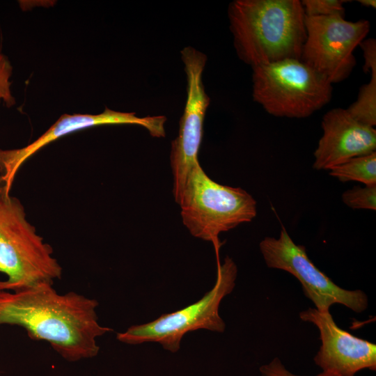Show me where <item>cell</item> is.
Returning <instances> with one entry per match:
<instances>
[{
	"mask_svg": "<svg viewBox=\"0 0 376 376\" xmlns=\"http://www.w3.org/2000/svg\"><path fill=\"white\" fill-rule=\"evenodd\" d=\"M328 171L330 175L342 182L357 181L365 185H376V152L352 158Z\"/></svg>",
	"mask_w": 376,
	"mask_h": 376,
	"instance_id": "cell-14",
	"label": "cell"
},
{
	"mask_svg": "<svg viewBox=\"0 0 376 376\" xmlns=\"http://www.w3.org/2000/svg\"><path fill=\"white\" fill-rule=\"evenodd\" d=\"M164 116L139 117L135 113L106 108L99 114H63L43 134L29 145L15 149L0 148V194L10 195L15 176L22 164L44 146L68 134L105 125H136L146 128L152 137L166 135Z\"/></svg>",
	"mask_w": 376,
	"mask_h": 376,
	"instance_id": "cell-10",
	"label": "cell"
},
{
	"mask_svg": "<svg viewBox=\"0 0 376 376\" xmlns=\"http://www.w3.org/2000/svg\"><path fill=\"white\" fill-rule=\"evenodd\" d=\"M343 203L354 210H376V185L354 187L342 195Z\"/></svg>",
	"mask_w": 376,
	"mask_h": 376,
	"instance_id": "cell-15",
	"label": "cell"
},
{
	"mask_svg": "<svg viewBox=\"0 0 376 376\" xmlns=\"http://www.w3.org/2000/svg\"><path fill=\"white\" fill-rule=\"evenodd\" d=\"M301 320L313 324L320 331L321 346L314 357L322 373L354 376L363 369L376 370V345L340 329L330 312L309 308L299 313Z\"/></svg>",
	"mask_w": 376,
	"mask_h": 376,
	"instance_id": "cell-11",
	"label": "cell"
},
{
	"mask_svg": "<svg viewBox=\"0 0 376 376\" xmlns=\"http://www.w3.org/2000/svg\"><path fill=\"white\" fill-rule=\"evenodd\" d=\"M253 98L269 114L302 118L329 103L332 84L301 59L252 68Z\"/></svg>",
	"mask_w": 376,
	"mask_h": 376,
	"instance_id": "cell-5",
	"label": "cell"
},
{
	"mask_svg": "<svg viewBox=\"0 0 376 376\" xmlns=\"http://www.w3.org/2000/svg\"><path fill=\"white\" fill-rule=\"evenodd\" d=\"M259 373L260 376H305L294 374L289 371L278 357H274L268 363L262 365L259 368ZM316 376L331 375H328L320 373Z\"/></svg>",
	"mask_w": 376,
	"mask_h": 376,
	"instance_id": "cell-18",
	"label": "cell"
},
{
	"mask_svg": "<svg viewBox=\"0 0 376 376\" xmlns=\"http://www.w3.org/2000/svg\"><path fill=\"white\" fill-rule=\"evenodd\" d=\"M344 0H304L301 1L306 16H332L345 17Z\"/></svg>",
	"mask_w": 376,
	"mask_h": 376,
	"instance_id": "cell-16",
	"label": "cell"
},
{
	"mask_svg": "<svg viewBox=\"0 0 376 376\" xmlns=\"http://www.w3.org/2000/svg\"><path fill=\"white\" fill-rule=\"evenodd\" d=\"M97 306L75 292L58 294L49 283L0 290V325L22 327L32 339L45 340L67 361H77L97 356V338L112 331L99 324Z\"/></svg>",
	"mask_w": 376,
	"mask_h": 376,
	"instance_id": "cell-1",
	"label": "cell"
},
{
	"mask_svg": "<svg viewBox=\"0 0 376 376\" xmlns=\"http://www.w3.org/2000/svg\"><path fill=\"white\" fill-rule=\"evenodd\" d=\"M181 58L187 77V99L180 120L179 132L171 142L170 152L173 194L178 204L188 175L198 162L203 122L210 102L202 81L206 55L192 47H186L181 51Z\"/></svg>",
	"mask_w": 376,
	"mask_h": 376,
	"instance_id": "cell-9",
	"label": "cell"
},
{
	"mask_svg": "<svg viewBox=\"0 0 376 376\" xmlns=\"http://www.w3.org/2000/svg\"><path fill=\"white\" fill-rule=\"evenodd\" d=\"M52 254V246L28 221L21 201L0 194V272L8 277L0 281V290L53 284L62 268Z\"/></svg>",
	"mask_w": 376,
	"mask_h": 376,
	"instance_id": "cell-3",
	"label": "cell"
},
{
	"mask_svg": "<svg viewBox=\"0 0 376 376\" xmlns=\"http://www.w3.org/2000/svg\"><path fill=\"white\" fill-rule=\"evenodd\" d=\"M259 247L266 265L297 278L305 296L320 312H329L334 304H342L355 313L367 309L368 299L363 291L346 290L334 283L309 259L305 246L293 242L285 228H282L278 238L265 237Z\"/></svg>",
	"mask_w": 376,
	"mask_h": 376,
	"instance_id": "cell-7",
	"label": "cell"
},
{
	"mask_svg": "<svg viewBox=\"0 0 376 376\" xmlns=\"http://www.w3.org/2000/svg\"><path fill=\"white\" fill-rule=\"evenodd\" d=\"M322 136L314 152L313 167L329 170L352 158L375 152L376 130L355 119L346 109L327 111L322 120Z\"/></svg>",
	"mask_w": 376,
	"mask_h": 376,
	"instance_id": "cell-12",
	"label": "cell"
},
{
	"mask_svg": "<svg viewBox=\"0 0 376 376\" xmlns=\"http://www.w3.org/2000/svg\"><path fill=\"white\" fill-rule=\"evenodd\" d=\"M13 67L8 57L0 53V103L10 108L15 105V99L11 93L10 81Z\"/></svg>",
	"mask_w": 376,
	"mask_h": 376,
	"instance_id": "cell-17",
	"label": "cell"
},
{
	"mask_svg": "<svg viewBox=\"0 0 376 376\" xmlns=\"http://www.w3.org/2000/svg\"><path fill=\"white\" fill-rule=\"evenodd\" d=\"M358 2L365 7H370L373 8H376L375 0H359Z\"/></svg>",
	"mask_w": 376,
	"mask_h": 376,
	"instance_id": "cell-19",
	"label": "cell"
},
{
	"mask_svg": "<svg viewBox=\"0 0 376 376\" xmlns=\"http://www.w3.org/2000/svg\"><path fill=\"white\" fill-rule=\"evenodd\" d=\"M178 205L182 223L191 235L212 242L217 255L219 235L251 221L257 214V203L250 194L212 180L199 162L188 175Z\"/></svg>",
	"mask_w": 376,
	"mask_h": 376,
	"instance_id": "cell-4",
	"label": "cell"
},
{
	"mask_svg": "<svg viewBox=\"0 0 376 376\" xmlns=\"http://www.w3.org/2000/svg\"><path fill=\"white\" fill-rule=\"evenodd\" d=\"M237 275V268L232 258L226 256L222 264L218 259L216 283L200 300L152 322L132 326L125 332L118 333L117 339L130 345L155 342L166 350L176 352L182 337L189 331L207 329L224 332L226 324L219 315V308L224 297L233 290Z\"/></svg>",
	"mask_w": 376,
	"mask_h": 376,
	"instance_id": "cell-6",
	"label": "cell"
},
{
	"mask_svg": "<svg viewBox=\"0 0 376 376\" xmlns=\"http://www.w3.org/2000/svg\"><path fill=\"white\" fill-rule=\"evenodd\" d=\"M239 58L251 68L301 59L306 37L299 0H235L228 9Z\"/></svg>",
	"mask_w": 376,
	"mask_h": 376,
	"instance_id": "cell-2",
	"label": "cell"
},
{
	"mask_svg": "<svg viewBox=\"0 0 376 376\" xmlns=\"http://www.w3.org/2000/svg\"><path fill=\"white\" fill-rule=\"evenodd\" d=\"M304 22L301 60L331 84L345 79L356 65L353 52L368 33L370 22H350L340 15H305Z\"/></svg>",
	"mask_w": 376,
	"mask_h": 376,
	"instance_id": "cell-8",
	"label": "cell"
},
{
	"mask_svg": "<svg viewBox=\"0 0 376 376\" xmlns=\"http://www.w3.org/2000/svg\"><path fill=\"white\" fill-rule=\"evenodd\" d=\"M363 52V70L370 72V80L363 85L357 100L347 111L357 120L367 125H376V41L374 38L364 39L359 45Z\"/></svg>",
	"mask_w": 376,
	"mask_h": 376,
	"instance_id": "cell-13",
	"label": "cell"
}]
</instances>
